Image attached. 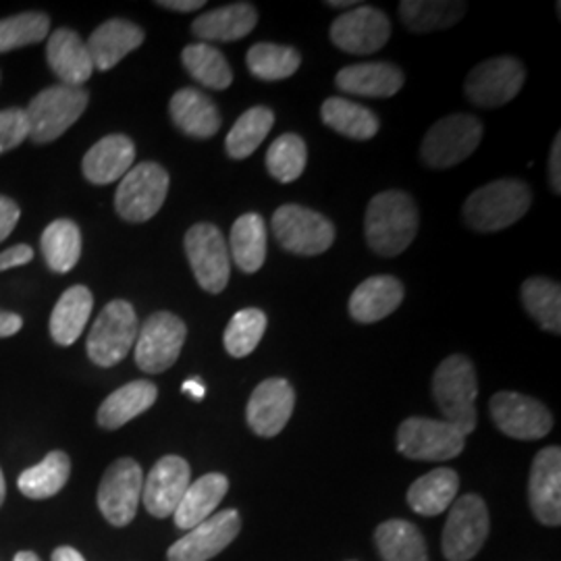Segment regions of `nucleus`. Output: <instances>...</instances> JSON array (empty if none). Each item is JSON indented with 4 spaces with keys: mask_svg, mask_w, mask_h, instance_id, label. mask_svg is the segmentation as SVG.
Wrapping results in <instances>:
<instances>
[{
    "mask_svg": "<svg viewBox=\"0 0 561 561\" xmlns=\"http://www.w3.org/2000/svg\"><path fill=\"white\" fill-rule=\"evenodd\" d=\"M530 204L533 192L524 181H491L470 194L463 204V221L479 233H495L520 221Z\"/></svg>",
    "mask_w": 561,
    "mask_h": 561,
    "instance_id": "nucleus-3",
    "label": "nucleus"
},
{
    "mask_svg": "<svg viewBox=\"0 0 561 561\" xmlns=\"http://www.w3.org/2000/svg\"><path fill=\"white\" fill-rule=\"evenodd\" d=\"M229 491V479L221 472L204 474L192 482L183 495L173 518L181 530H192L204 520H208L221 505Z\"/></svg>",
    "mask_w": 561,
    "mask_h": 561,
    "instance_id": "nucleus-28",
    "label": "nucleus"
},
{
    "mask_svg": "<svg viewBox=\"0 0 561 561\" xmlns=\"http://www.w3.org/2000/svg\"><path fill=\"white\" fill-rule=\"evenodd\" d=\"M48 30L50 20L44 13H21L0 20V53L38 44L48 36Z\"/></svg>",
    "mask_w": 561,
    "mask_h": 561,
    "instance_id": "nucleus-44",
    "label": "nucleus"
},
{
    "mask_svg": "<svg viewBox=\"0 0 561 561\" xmlns=\"http://www.w3.org/2000/svg\"><path fill=\"white\" fill-rule=\"evenodd\" d=\"M327 7H331V9H343V7H356V2H354V0H329Z\"/></svg>",
    "mask_w": 561,
    "mask_h": 561,
    "instance_id": "nucleus-53",
    "label": "nucleus"
},
{
    "mask_svg": "<svg viewBox=\"0 0 561 561\" xmlns=\"http://www.w3.org/2000/svg\"><path fill=\"white\" fill-rule=\"evenodd\" d=\"M71 460L65 451H50L41 463L23 470L20 474V491L30 500L55 497L69 481Z\"/></svg>",
    "mask_w": 561,
    "mask_h": 561,
    "instance_id": "nucleus-37",
    "label": "nucleus"
},
{
    "mask_svg": "<svg viewBox=\"0 0 561 561\" xmlns=\"http://www.w3.org/2000/svg\"><path fill=\"white\" fill-rule=\"evenodd\" d=\"M273 125H275V113L271 108L266 106L248 108L227 134V140H225L227 154L236 161L248 159L261 148L262 141L266 140V136L271 134Z\"/></svg>",
    "mask_w": 561,
    "mask_h": 561,
    "instance_id": "nucleus-38",
    "label": "nucleus"
},
{
    "mask_svg": "<svg viewBox=\"0 0 561 561\" xmlns=\"http://www.w3.org/2000/svg\"><path fill=\"white\" fill-rule=\"evenodd\" d=\"M245 62L254 78L280 81L291 78L300 69L301 55L294 46L261 42L248 50Z\"/></svg>",
    "mask_w": 561,
    "mask_h": 561,
    "instance_id": "nucleus-41",
    "label": "nucleus"
},
{
    "mask_svg": "<svg viewBox=\"0 0 561 561\" xmlns=\"http://www.w3.org/2000/svg\"><path fill=\"white\" fill-rule=\"evenodd\" d=\"M308 162L306 141L298 134H283L266 152V169L279 183L298 180Z\"/></svg>",
    "mask_w": 561,
    "mask_h": 561,
    "instance_id": "nucleus-43",
    "label": "nucleus"
},
{
    "mask_svg": "<svg viewBox=\"0 0 561 561\" xmlns=\"http://www.w3.org/2000/svg\"><path fill=\"white\" fill-rule=\"evenodd\" d=\"M528 502L533 516L545 526L561 524V449L545 447L533 466L528 479Z\"/></svg>",
    "mask_w": 561,
    "mask_h": 561,
    "instance_id": "nucleus-20",
    "label": "nucleus"
},
{
    "mask_svg": "<svg viewBox=\"0 0 561 561\" xmlns=\"http://www.w3.org/2000/svg\"><path fill=\"white\" fill-rule=\"evenodd\" d=\"M32 259H34V250L30 245H25V243L13 245L0 254V273L23 266V264L32 262Z\"/></svg>",
    "mask_w": 561,
    "mask_h": 561,
    "instance_id": "nucleus-47",
    "label": "nucleus"
},
{
    "mask_svg": "<svg viewBox=\"0 0 561 561\" xmlns=\"http://www.w3.org/2000/svg\"><path fill=\"white\" fill-rule=\"evenodd\" d=\"M296 408V391L287 379H266L250 396L245 421L254 435L271 439L287 426Z\"/></svg>",
    "mask_w": 561,
    "mask_h": 561,
    "instance_id": "nucleus-18",
    "label": "nucleus"
},
{
    "mask_svg": "<svg viewBox=\"0 0 561 561\" xmlns=\"http://www.w3.org/2000/svg\"><path fill=\"white\" fill-rule=\"evenodd\" d=\"M181 389H183V393L192 396L194 400H204V396H206V385L201 379H190V381L183 382Z\"/></svg>",
    "mask_w": 561,
    "mask_h": 561,
    "instance_id": "nucleus-51",
    "label": "nucleus"
},
{
    "mask_svg": "<svg viewBox=\"0 0 561 561\" xmlns=\"http://www.w3.org/2000/svg\"><path fill=\"white\" fill-rule=\"evenodd\" d=\"M157 4L164 9H171V11H180V13H192V11H198L204 7L202 0H161Z\"/></svg>",
    "mask_w": 561,
    "mask_h": 561,
    "instance_id": "nucleus-50",
    "label": "nucleus"
},
{
    "mask_svg": "<svg viewBox=\"0 0 561 561\" xmlns=\"http://www.w3.org/2000/svg\"><path fill=\"white\" fill-rule=\"evenodd\" d=\"M403 285L391 275H377L360 283L350 298V317L360 324H373L393 314L403 301Z\"/></svg>",
    "mask_w": 561,
    "mask_h": 561,
    "instance_id": "nucleus-25",
    "label": "nucleus"
},
{
    "mask_svg": "<svg viewBox=\"0 0 561 561\" xmlns=\"http://www.w3.org/2000/svg\"><path fill=\"white\" fill-rule=\"evenodd\" d=\"M42 254L50 271L69 273L80 262V227L69 219L50 222L42 233Z\"/></svg>",
    "mask_w": 561,
    "mask_h": 561,
    "instance_id": "nucleus-40",
    "label": "nucleus"
},
{
    "mask_svg": "<svg viewBox=\"0 0 561 561\" xmlns=\"http://www.w3.org/2000/svg\"><path fill=\"white\" fill-rule=\"evenodd\" d=\"M463 447L466 437L449 422L412 416L398 428V451L410 460H454Z\"/></svg>",
    "mask_w": 561,
    "mask_h": 561,
    "instance_id": "nucleus-11",
    "label": "nucleus"
},
{
    "mask_svg": "<svg viewBox=\"0 0 561 561\" xmlns=\"http://www.w3.org/2000/svg\"><path fill=\"white\" fill-rule=\"evenodd\" d=\"M491 419L503 435L520 442H537L551 433L553 416L549 408L535 398L516 391H500L491 398Z\"/></svg>",
    "mask_w": 561,
    "mask_h": 561,
    "instance_id": "nucleus-15",
    "label": "nucleus"
},
{
    "mask_svg": "<svg viewBox=\"0 0 561 561\" xmlns=\"http://www.w3.org/2000/svg\"><path fill=\"white\" fill-rule=\"evenodd\" d=\"M53 561H85L78 549L73 547H59L53 553Z\"/></svg>",
    "mask_w": 561,
    "mask_h": 561,
    "instance_id": "nucleus-52",
    "label": "nucleus"
},
{
    "mask_svg": "<svg viewBox=\"0 0 561 561\" xmlns=\"http://www.w3.org/2000/svg\"><path fill=\"white\" fill-rule=\"evenodd\" d=\"M136 161V146L127 136L113 134L96 141L81 162L85 180L94 185H108L123 180Z\"/></svg>",
    "mask_w": 561,
    "mask_h": 561,
    "instance_id": "nucleus-22",
    "label": "nucleus"
},
{
    "mask_svg": "<svg viewBox=\"0 0 561 561\" xmlns=\"http://www.w3.org/2000/svg\"><path fill=\"white\" fill-rule=\"evenodd\" d=\"M192 484V468L180 456H164L157 461L148 477H144L141 502L154 518L175 514L187 486Z\"/></svg>",
    "mask_w": 561,
    "mask_h": 561,
    "instance_id": "nucleus-19",
    "label": "nucleus"
},
{
    "mask_svg": "<svg viewBox=\"0 0 561 561\" xmlns=\"http://www.w3.org/2000/svg\"><path fill=\"white\" fill-rule=\"evenodd\" d=\"M229 256L243 273L261 271L266 261V222L256 213H245L231 227Z\"/></svg>",
    "mask_w": 561,
    "mask_h": 561,
    "instance_id": "nucleus-32",
    "label": "nucleus"
},
{
    "mask_svg": "<svg viewBox=\"0 0 561 561\" xmlns=\"http://www.w3.org/2000/svg\"><path fill=\"white\" fill-rule=\"evenodd\" d=\"M391 36V21L377 7L360 4L331 23V42L350 55H373Z\"/></svg>",
    "mask_w": 561,
    "mask_h": 561,
    "instance_id": "nucleus-17",
    "label": "nucleus"
},
{
    "mask_svg": "<svg viewBox=\"0 0 561 561\" xmlns=\"http://www.w3.org/2000/svg\"><path fill=\"white\" fill-rule=\"evenodd\" d=\"M88 101L90 96L83 88L57 83L42 90L27 108H23L30 125V140L48 144L60 138L83 115Z\"/></svg>",
    "mask_w": 561,
    "mask_h": 561,
    "instance_id": "nucleus-4",
    "label": "nucleus"
},
{
    "mask_svg": "<svg viewBox=\"0 0 561 561\" xmlns=\"http://www.w3.org/2000/svg\"><path fill=\"white\" fill-rule=\"evenodd\" d=\"M20 217L21 210L18 202H13L7 196H0V241L7 240L13 233Z\"/></svg>",
    "mask_w": 561,
    "mask_h": 561,
    "instance_id": "nucleus-46",
    "label": "nucleus"
},
{
    "mask_svg": "<svg viewBox=\"0 0 561 561\" xmlns=\"http://www.w3.org/2000/svg\"><path fill=\"white\" fill-rule=\"evenodd\" d=\"M433 398L442 410L443 421L454 424L463 437L474 433L479 422V381L470 358L454 354L437 366L433 375Z\"/></svg>",
    "mask_w": 561,
    "mask_h": 561,
    "instance_id": "nucleus-2",
    "label": "nucleus"
},
{
    "mask_svg": "<svg viewBox=\"0 0 561 561\" xmlns=\"http://www.w3.org/2000/svg\"><path fill=\"white\" fill-rule=\"evenodd\" d=\"M138 337V314L129 301L113 300L102 308L88 335V356L96 366L119 364Z\"/></svg>",
    "mask_w": 561,
    "mask_h": 561,
    "instance_id": "nucleus-7",
    "label": "nucleus"
},
{
    "mask_svg": "<svg viewBox=\"0 0 561 561\" xmlns=\"http://www.w3.org/2000/svg\"><path fill=\"white\" fill-rule=\"evenodd\" d=\"M185 254L204 291L221 294L231 275L229 245L213 222H198L185 233Z\"/></svg>",
    "mask_w": 561,
    "mask_h": 561,
    "instance_id": "nucleus-10",
    "label": "nucleus"
},
{
    "mask_svg": "<svg viewBox=\"0 0 561 561\" xmlns=\"http://www.w3.org/2000/svg\"><path fill=\"white\" fill-rule=\"evenodd\" d=\"M144 30L127 20H108L85 42L94 69L108 71L119 65L129 53L140 48Z\"/></svg>",
    "mask_w": 561,
    "mask_h": 561,
    "instance_id": "nucleus-26",
    "label": "nucleus"
},
{
    "mask_svg": "<svg viewBox=\"0 0 561 561\" xmlns=\"http://www.w3.org/2000/svg\"><path fill=\"white\" fill-rule=\"evenodd\" d=\"M169 173L159 162H140L121 180L115 208L123 221H150L167 201Z\"/></svg>",
    "mask_w": 561,
    "mask_h": 561,
    "instance_id": "nucleus-9",
    "label": "nucleus"
},
{
    "mask_svg": "<svg viewBox=\"0 0 561 561\" xmlns=\"http://www.w3.org/2000/svg\"><path fill=\"white\" fill-rule=\"evenodd\" d=\"M526 80L522 62L514 57H495L477 65L463 83L466 99L481 108H500L514 101Z\"/></svg>",
    "mask_w": 561,
    "mask_h": 561,
    "instance_id": "nucleus-14",
    "label": "nucleus"
},
{
    "mask_svg": "<svg viewBox=\"0 0 561 561\" xmlns=\"http://www.w3.org/2000/svg\"><path fill=\"white\" fill-rule=\"evenodd\" d=\"M159 398L157 385L150 381H131L113 391L99 408V424L106 431H117L127 422L138 419L154 405Z\"/></svg>",
    "mask_w": 561,
    "mask_h": 561,
    "instance_id": "nucleus-29",
    "label": "nucleus"
},
{
    "mask_svg": "<svg viewBox=\"0 0 561 561\" xmlns=\"http://www.w3.org/2000/svg\"><path fill=\"white\" fill-rule=\"evenodd\" d=\"M241 533V516L238 510H221L187 535L173 542L167 551L169 561H210L225 551Z\"/></svg>",
    "mask_w": 561,
    "mask_h": 561,
    "instance_id": "nucleus-16",
    "label": "nucleus"
},
{
    "mask_svg": "<svg viewBox=\"0 0 561 561\" xmlns=\"http://www.w3.org/2000/svg\"><path fill=\"white\" fill-rule=\"evenodd\" d=\"M187 337V327L173 312H154L138 329L136 364L148 375H161L178 358Z\"/></svg>",
    "mask_w": 561,
    "mask_h": 561,
    "instance_id": "nucleus-12",
    "label": "nucleus"
},
{
    "mask_svg": "<svg viewBox=\"0 0 561 561\" xmlns=\"http://www.w3.org/2000/svg\"><path fill=\"white\" fill-rule=\"evenodd\" d=\"M13 561H42L36 553H32V551H20L18 556H15V560Z\"/></svg>",
    "mask_w": 561,
    "mask_h": 561,
    "instance_id": "nucleus-54",
    "label": "nucleus"
},
{
    "mask_svg": "<svg viewBox=\"0 0 561 561\" xmlns=\"http://www.w3.org/2000/svg\"><path fill=\"white\" fill-rule=\"evenodd\" d=\"M94 308L92 291L83 285L69 287L50 314V335L59 345H73L80 340Z\"/></svg>",
    "mask_w": 561,
    "mask_h": 561,
    "instance_id": "nucleus-31",
    "label": "nucleus"
},
{
    "mask_svg": "<svg viewBox=\"0 0 561 561\" xmlns=\"http://www.w3.org/2000/svg\"><path fill=\"white\" fill-rule=\"evenodd\" d=\"M266 324L268 319L259 308H243L240 312H236L233 319L227 324L225 337H222L229 356L233 358L250 356L264 337Z\"/></svg>",
    "mask_w": 561,
    "mask_h": 561,
    "instance_id": "nucleus-42",
    "label": "nucleus"
},
{
    "mask_svg": "<svg viewBox=\"0 0 561 561\" xmlns=\"http://www.w3.org/2000/svg\"><path fill=\"white\" fill-rule=\"evenodd\" d=\"M141 489L144 472L138 461L131 458L113 461L102 477L96 497L104 520L117 528L131 524L138 514Z\"/></svg>",
    "mask_w": 561,
    "mask_h": 561,
    "instance_id": "nucleus-13",
    "label": "nucleus"
},
{
    "mask_svg": "<svg viewBox=\"0 0 561 561\" xmlns=\"http://www.w3.org/2000/svg\"><path fill=\"white\" fill-rule=\"evenodd\" d=\"M549 183L556 196L561 194V136H556V141L551 146V157H549Z\"/></svg>",
    "mask_w": 561,
    "mask_h": 561,
    "instance_id": "nucleus-48",
    "label": "nucleus"
},
{
    "mask_svg": "<svg viewBox=\"0 0 561 561\" xmlns=\"http://www.w3.org/2000/svg\"><path fill=\"white\" fill-rule=\"evenodd\" d=\"M259 23V11L250 2H233L202 13L192 32L202 42H236L245 38Z\"/></svg>",
    "mask_w": 561,
    "mask_h": 561,
    "instance_id": "nucleus-27",
    "label": "nucleus"
},
{
    "mask_svg": "<svg viewBox=\"0 0 561 561\" xmlns=\"http://www.w3.org/2000/svg\"><path fill=\"white\" fill-rule=\"evenodd\" d=\"M280 248L296 256H319L335 241V227L324 215L298 204H283L273 215Z\"/></svg>",
    "mask_w": 561,
    "mask_h": 561,
    "instance_id": "nucleus-8",
    "label": "nucleus"
},
{
    "mask_svg": "<svg viewBox=\"0 0 561 561\" xmlns=\"http://www.w3.org/2000/svg\"><path fill=\"white\" fill-rule=\"evenodd\" d=\"M375 542L382 561H428L424 537L412 522H382L375 530Z\"/></svg>",
    "mask_w": 561,
    "mask_h": 561,
    "instance_id": "nucleus-35",
    "label": "nucleus"
},
{
    "mask_svg": "<svg viewBox=\"0 0 561 561\" xmlns=\"http://www.w3.org/2000/svg\"><path fill=\"white\" fill-rule=\"evenodd\" d=\"M321 117L327 127L337 131L350 140L366 141L379 134V117L362 106L358 102L347 99H329L321 108Z\"/></svg>",
    "mask_w": 561,
    "mask_h": 561,
    "instance_id": "nucleus-33",
    "label": "nucleus"
},
{
    "mask_svg": "<svg viewBox=\"0 0 561 561\" xmlns=\"http://www.w3.org/2000/svg\"><path fill=\"white\" fill-rule=\"evenodd\" d=\"M460 477L451 468H437L412 482L408 489V505L421 516H439L458 500Z\"/></svg>",
    "mask_w": 561,
    "mask_h": 561,
    "instance_id": "nucleus-30",
    "label": "nucleus"
},
{
    "mask_svg": "<svg viewBox=\"0 0 561 561\" xmlns=\"http://www.w3.org/2000/svg\"><path fill=\"white\" fill-rule=\"evenodd\" d=\"M46 62L60 83L73 88H83V83L94 73V65L85 42L67 27H60L50 34L46 42Z\"/></svg>",
    "mask_w": 561,
    "mask_h": 561,
    "instance_id": "nucleus-21",
    "label": "nucleus"
},
{
    "mask_svg": "<svg viewBox=\"0 0 561 561\" xmlns=\"http://www.w3.org/2000/svg\"><path fill=\"white\" fill-rule=\"evenodd\" d=\"M419 208L416 202L400 190L377 194L364 219V233L373 252L385 259L400 256L419 233Z\"/></svg>",
    "mask_w": 561,
    "mask_h": 561,
    "instance_id": "nucleus-1",
    "label": "nucleus"
},
{
    "mask_svg": "<svg viewBox=\"0 0 561 561\" xmlns=\"http://www.w3.org/2000/svg\"><path fill=\"white\" fill-rule=\"evenodd\" d=\"M491 530L489 510L481 495L468 493L451 503L443 528L442 549L447 561H470L479 556Z\"/></svg>",
    "mask_w": 561,
    "mask_h": 561,
    "instance_id": "nucleus-6",
    "label": "nucleus"
},
{
    "mask_svg": "<svg viewBox=\"0 0 561 561\" xmlns=\"http://www.w3.org/2000/svg\"><path fill=\"white\" fill-rule=\"evenodd\" d=\"M522 304L542 331L561 333V287L556 280L530 277L520 289Z\"/></svg>",
    "mask_w": 561,
    "mask_h": 561,
    "instance_id": "nucleus-39",
    "label": "nucleus"
},
{
    "mask_svg": "<svg viewBox=\"0 0 561 561\" xmlns=\"http://www.w3.org/2000/svg\"><path fill=\"white\" fill-rule=\"evenodd\" d=\"M171 119L190 138L208 140L221 129V113L208 94L196 88H181L169 102Z\"/></svg>",
    "mask_w": 561,
    "mask_h": 561,
    "instance_id": "nucleus-24",
    "label": "nucleus"
},
{
    "mask_svg": "<svg viewBox=\"0 0 561 561\" xmlns=\"http://www.w3.org/2000/svg\"><path fill=\"white\" fill-rule=\"evenodd\" d=\"M23 319L15 312H0V337H11L20 333Z\"/></svg>",
    "mask_w": 561,
    "mask_h": 561,
    "instance_id": "nucleus-49",
    "label": "nucleus"
},
{
    "mask_svg": "<svg viewBox=\"0 0 561 561\" xmlns=\"http://www.w3.org/2000/svg\"><path fill=\"white\" fill-rule=\"evenodd\" d=\"M30 140V125L23 108L0 111V154Z\"/></svg>",
    "mask_w": 561,
    "mask_h": 561,
    "instance_id": "nucleus-45",
    "label": "nucleus"
},
{
    "mask_svg": "<svg viewBox=\"0 0 561 561\" xmlns=\"http://www.w3.org/2000/svg\"><path fill=\"white\" fill-rule=\"evenodd\" d=\"M482 140V121L456 113L437 121L424 136L421 159L431 169H449L470 159Z\"/></svg>",
    "mask_w": 561,
    "mask_h": 561,
    "instance_id": "nucleus-5",
    "label": "nucleus"
},
{
    "mask_svg": "<svg viewBox=\"0 0 561 561\" xmlns=\"http://www.w3.org/2000/svg\"><path fill=\"white\" fill-rule=\"evenodd\" d=\"M466 2L451 0H403L400 18L414 34H428L456 25L466 15Z\"/></svg>",
    "mask_w": 561,
    "mask_h": 561,
    "instance_id": "nucleus-34",
    "label": "nucleus"
},
{
    "mask_svg": "<svg viewBox=\"0 0 561 561\" xmlns=\"http://www.w3.org/2000/svg\"><path fill=\"white\" fill-rule=\"evenodd\" d=\"M403 71L393 62L350 65L335 78L341 92L364 99H391L403 88Z\"/></svg>",
    "mask_w": 561,
    "mask_h": 561,
    "instance_id": "nucleus-23",
    "label": "nucleus"
},
{
    "mask_svg": "<svg viewBox=\"0 0 561 561\" xmlns=\"http://www.w3.org/2000/svg\"><path fill=\"white\" fill-rule=\"evenodd\" d=\"M181 62L187 73L208 90H227L233 83L231 65L213 44L196 42L183 48Z\"/></svg>",
    "mask_w": 561,
    "mask_h": 561,
    "instance_id": "nucleus-36",
    "label": "nucleus"
},
{
    "mask_svg": "<svg viewBox=\"0 0 561 561\" xmlns=\"http://www.w3.org/2000/svg\"><path fill=\"white\" fill-rule=\"evenodd\" d=\"M4 495H7V484H4V477H2V470H0V505L4 502Z\"/></svg>",
    "mask_w": 561,
    "mask_h": 561,
    "instance_id": "nucleus-55",
    "label": "nucleus"
}]
</instances>
